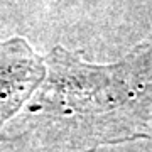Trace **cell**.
Returning a JSON list of instances; mask_svg holds the SVG:
<instances>
[{
	"instance_id": "6da1fadb",
	"label": "cell",
	"mask_w": 152,
	"mask_h": 152,
	"mask_svg": "<svg viewBox=\"0 0 152 152\" xmlns=\"http://www.w3.org/2000/svg\"><path fill=\"white\" fill-rule=\"evenodd\" d=\"M42 78V61L24 39L0 42V122L20 107Z\"/></svg>"
}]
</instances>
